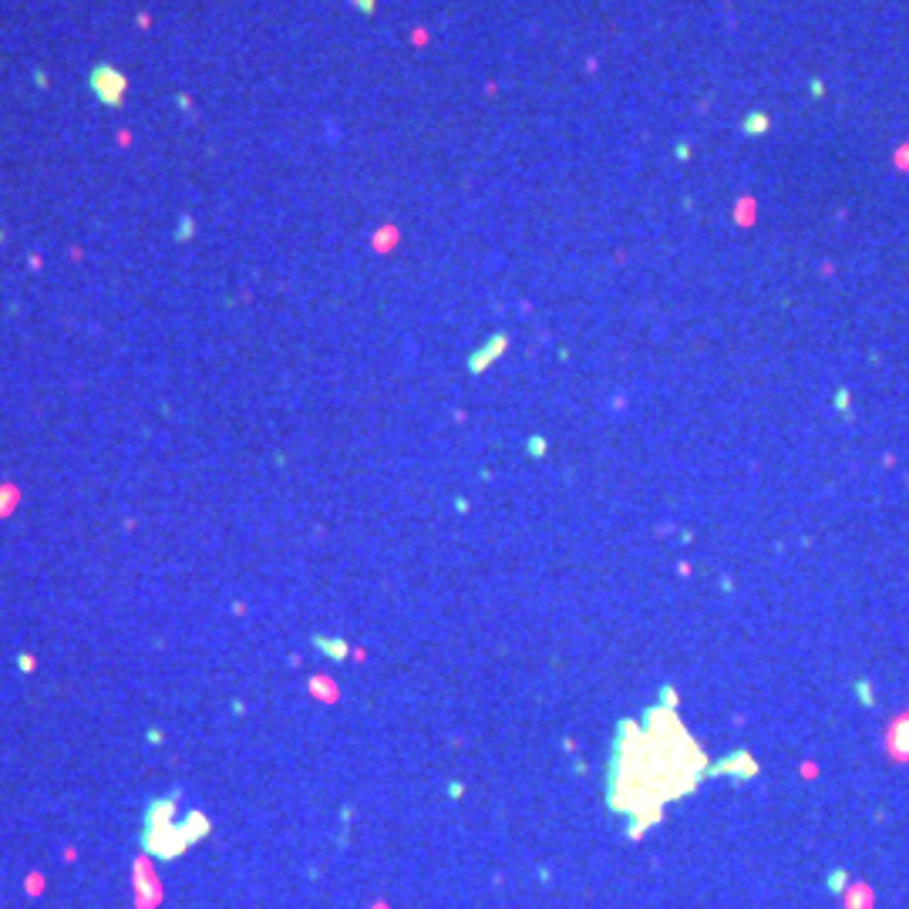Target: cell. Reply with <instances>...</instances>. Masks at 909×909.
Listing matches in <instances>:
<instances>
[{"label":"cell","mask_w":909,"mask_h":909,"mask_svg":"<svg viewBox=\"0 0 909 909\" xmlns=\"http://www.w3.org/2000/svg\"><path fill=\"white\" fill-rule=\"evenodd\" d=\"M674 156H677V158H687V156H691V149H687V145H684V142H677V149H674Z\"/></svg>","instance_id":"obj_7"},{"label":"cell","mask_w":909,"mask_h":909,"mask_svg":"<svg viewBox=\"0 0 909 909\" xmlns=\"http://www.w3.org/2000/svg\"><path fill=\"white\" fill-rule=\"evenodd\" d=\"M91 88H95V95H98L104 104H118L122 95H125V78H122L115 68H98V71L91 75Z\"/></svg>","instance_id":"obj_2"},{"label":"cell","mask_w":909,"mask_h":909,"mask_svg":"<svg viewBox=\"0 0 909 909\" xmlns=\"http://www.w3.org/2000/svg\"><path fill=\"white\" fill-rule=\"evenodd\" d=\"M502 347H505V337L498 334V337H492V344H485V347H482V350H478L471 361H468V367H471V371H482L485 364H492L495 357L502 354Z\"/></svg>","instance_id":"obj_5"},{"label":"cell","mask_w":909,"mask_h":909,"mask_svg":"<svg viewBox=\"0 0 909 909\" xmlns=\"http://www.w3.org/2000/svg\"><path fill=\"white\" fill-rule=\"evenodd\" d=\"M704 768L701 751L667 711H650L647 724L620 734L613 761V805L653 822L664 802L684 795Z\"/></svg>","instance_id":"obj_1"},{"label":"cell","mask_w":909,"mask_h":909,"mask_svg":"<svg viewBox=\"0 0 909 909\" xmlns=\"http://www.w3.org/2000/svg\"><path fill=\"white\" fill-rule=\"evenodd\" d=\"M885 751H889L892 761H909V714H899V718L889 724Z\"/></svg>","instance_id":"obj_3"},{"label":"cell","mask_w":909,"mask_h":909,"mask_svg":"<svg viewBox=\"0 0 909 909\" xmlns=\"http://www.w3.org/2000/svg\"><path fill=\"white\" fill-rule=\"evenodd\" d=\"M361 14H374V7H377V0H350Z\"/></svg>","instance_id":"obj_6"},{"label":"cell","mask_w":909,"mask_h":909,"mask_svg":"<svg viewBox=\"0 0 909 909\" xmlns=\"http://www.w3.org/2000/svg\"><path fill=\"white\" fill-rule=\"evenodd\" d=\"M771 129V118H768V111H761V108H751L744 118H741V131L748 135V138H758V135H765V131Z\"/></svg>","instance_id":"obj_4"}]
</instances>
